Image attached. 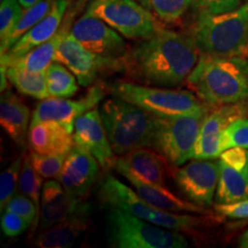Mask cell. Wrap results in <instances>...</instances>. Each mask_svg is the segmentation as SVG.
<instances>
[{
    "label": "cell",
    "mask_w": 248,
    "mask_h": 248,
    "mask_svg": "<svg viewBox=\"0 0 248 248\" xmlns=\"http://www.w3.org/2000/svg\"><path fill=\"white\" fill-rule=\"evenodd\" d=\"M200 58L190 35L159 29L128 49L122 71L130 82L156 88H178L186 82Z\"/></svg>",
    "instance_id": "6da1fadb"
},
{
    "label": "cell",
    "mask_w": 248,
    "mask_h": 248,
    "mask_svg": "<svg viewBox=\"0 0 248 248\" xmlns=\"http://www.w3.org/2000/svg\"><path fill=\"white\" fill-rule=\"evenodd\" d=\"M186 84L209 106L248 101V58L200 53Z\"/></svg>",
    "instance_id": "7a4b0ae2"
},
{
    "label": "cell",
    "mask_w": 248,
    "mask_h": 248,
    "mask_svg": "<svg viewBox=\"0 0 248 248\" xmlns=\"http://www.w3.org/2000/svg\"><path fill=\"white\" fill-rule=\"evenodd\" d=\"M190 36L202 54L248 58V2L225 13L199 12Z\"/></svg>",
    "instance_id": "3957f363"
},
{
    "label": "cell",
    "mask_w": 248,
    "mask_h": 248,
    "mask_svg": "<svg viewBox=\"0 0 248 248\" xmlns=\"http://www.w3.org/2000/svg\"><path fill=\"white\" fill-rule=\"evenodd\" d=\"M99 110L111 148L116 155L122 156L145 147L154 150L156 116L114 95L107 99Z\"/></svg>",
    "instance_id": "277c9868"
},
{
    "label": "cell",
    "mask_w": 248,
    "mask_h": 248,
    "mask_svg": "<svg viewBox=\"0 0 248 248\" xmlns=\"http://www.w3.org/2000/svg\"><path fill=\"white\" fill-rule=\"evenodd\" d=\"M110 94L142 108L156 117L208 113L210 106L187 90L152 88L130 80L108 85Z\"/></svg>",
    "instance_id": "5b68a950"
},
{
    "label": "cell",
    "mask_w": 248,
    "mask_h": 248,
    "mask_svg": "<svg viewBox=\"0 0 248 248\" xmlns=\"http://www.w3.org/2000/svg\"><path fill=\"white\" fill-rule=\"evenodd\" d=\"M106 224L107 243L114 248L188 247L181 232L155 225L119 208H110Z\"/></svg>",
    "instance_id": "8992f818"
},
{
    "label": "cell",
    "mask_w": 248,
    "mask_h": 248,
    "mask_svg": "<svg viewBox=\"0 0 248 248\" xmlns=\"http://www.w3.org/2000/svg\"><path fill=\"white\" fill-rule=\"evenodd\" d=\"M99 200L109 208L125 210L155 225L178 232H188L201 224V219L187 214L163 210L141 199L137 192L113 176H107L99 187Z\"/></svg>",
    "instance_id": "52a82bcc"
},
{
    "label": "cell",
    "mask_w": 248,
    "mask_h": 248,
    "mask_svg": "<svg viewBox=\"0 0 248 248\" xmlns=\"http://www.w3.org/2000/svg\"><path fill=\"white\" fill-rule=\"evenodd\" d=\"M208 113L157 117L154 150L162 154L173 167L193 159L201 125Z\"/></svg>",
    "instance_id": "ba28073f"
},
{
    "label": "cell",
    "mask_w": 248,
    "mask_h": 248,
    "mask_svg": "<svg viewBox=\"0 0 248 248\" xmlns=\"http://www.w3.org/2000/svg\"><path fill=\"white\" fill-rule=\"evenodd\" d=\"M86 12L129 39L148 38L160 29L151 12L135 0H92Z\"/></svg>",
    "instance_id": "9c48e42d"
},
{
    "label": "cell",
    "mask_w": 248,
    "mask_h": 248,
    "mask_svg": "<svg viewBox=\"0 0 248 248\" xmlns=\"http://www.w3.org/2000/svg\"><path fill=\"white\" fill-rule=\"evenodd\" d=\"M54 61L64 64L82 86L92 85L101 71L122 70V59H111L93 53L64 30L58 44Z\"/></svg>",
    "instance_id": "30bf717a"
},
{
    "label": "cell",
    "mask_w": 248,
    "mask_h": 248,
    "mask_svg": "<svg viewBox=\"0 0 248 248\" xmlns=\"http://www.w3.org/2000/svg\"><path fill=\"white\" fill-rule=\"evenodd\" d=\"M172 176L179 190L191 202L201 207L210 206L218 184L219 161L194 159L176 169Z\"/></svg>",
    "instance_id": "8fae6325"
},
{
    "label": "cell",
    "mask_w": 248,
    "mask_h": 248,
    "mask_svg": "<svg viewBox=\"0 0 248 248\" xmlns=\"http://www.w3.org/2000/svg\"><path fill=\"white\" fill-rule=\"evenodd\" d=\"M106 94V86L97 84L89 89L84 97L78 100L70 98L51 97L40 100L36 109L31 115L30 125L44 122V121H55L74 132L75 121L77 117L98 106Z\"/></svg>",
    "instance_id": "7c38bea8"
},
{
    "label": "cell",
    "mask_w": 248,
    "mask_h": 248,
    "mask_svg": "<svg viewBox=\"0 0 248 248\" xmlns=\"http://www.w3.org/2000/svg\"><path fill=\"white\" fill-rule=\"evenodd\" d=\"M70 33L86 49L102 57L122 59L128 52L119 31L88 12L74 23Z\"/></svg>",
    "instance_id": "4fadbf2b"
},
{
    "label": "cell",
    "mask_w": 248,
    "mask_h": 248,
    "mask_svg": "<svg viewBox=\"0 0 248 248\" xmlns=\"http://www.w3.org/2000/svg\"><path fill=\"white\" fill-rule=\"evenodd\" d=\"M248 117V101L217 106L204 117L193 159H216L222 153V136L233 121Z\"/></svg>",
    "instance_id": "5bb4252c"
},
{
    "label": "cell",
    "mask_w": 248,
    "mask_h": 248,
    "mask_svg": "<svg viewBox=\"0 0 248 248\" xmlns=\"http://www.w3.org/2000/svg\"><path fill=\"white\" fill-rule=\"evenodd\" d=\"M74 142L88 150L97 159L102 170L109 171L115 168L117 159L108 139L100 110L92 108L77 117L74 126Z\"/></svg>",
    "instance_id": "9a60e30c"
},
{
    "label": "cell",
    "mask_w": 248,
    "mask_h": 248,
    "mask_svg": "<svg viewBox=\"0 0 248 248\" xmlns=\"http://www.w3.org/2000/svg\"><path fill=\"white\" fill-rule=\"evenodd\" d=\"M100 164L88 150L74 142L59 175L67 192L84 199L98 178Z\"/></svg>",
    "instance_id": "2e32d148"
},
{
    "label": "cell",
    "mask_w": 248,
    "mask_h": 248,
    "mask_svg": "<svg viewBox=\"0 0 248 248\" xmlns=\"http://www.w3.org/2000/svg\"><path fill=\"white\" fill-rule=\"evenodd\" d=\"M91 209L90 203L66 191L60 182L47 181L43 186L39 229L51 228L75 214Z\"/></svg>",
    "instance_id": "e0dca14e"
},
{
    "label": "cell",
    "mask_w": 248,
    "mask_h": 248,
    "mask_svg": "<svg viewBox=\"0 0 248 248\" xmlns=\"http://www.w3.org/2000/svg\"><path fill=\"white\" fill-rule=\"evenodd\" d=\"M115 169L128 171L135 177L148 184L166 186V179L170 173V163L161 153L139 148L117 157Z\"/></svg>",
    "instance_id": "ac0fdd59"
},
{
    "label": "cell",
    "mask_w": 248,
    "mask_h": 248,
    "mask_svg": "<svg viewBox=\"0 0 248 248\" xmlns=\"http://www.w3.org/2000/svg\"><path fill=\"white\" fill-rule=\"evenodd\" d=\"M68 7V0H55L51 11L38 23L35 24L28 32L21 37L12 46L7 53L1 54V62H9L21 55L26 54L43 43L47 42L59 32V27L62 22Z\"/></svg>",
    "instance_id": "d6986e66"
},
{
    "label": "cell",
    "mask_w": 248,
    "mask_h": 248,
    "mask_svg": "<svg viewBox=\"0 0 248 248\" xmlns=\"http://www.w3.org/2000/svg\"><path fill=\"white\" fill-rule=\"evenodd\" d=\"M74 132L55 121H44L29 126L28 145L38 154L69 153L74 145Z\"/></svg>",
    "instance_id": "ffe728a7"
},
{
    "label": "cell",
    "mask_w": 248,
    "mask_h": 248,
    "mask_svg": "<svg viewBox=\"0 0 248 248\" xmlns=\"http://www.w3.org/2000/svg\"><path fill=\"white\" fill-rule=\"evenodd\" d=\"M123 177H125L131 183L135 191L139 194V197L148 203L153 204L157 208L168 210L173 213H194V214H203L206 213L203 207L191 202L190 200L186 201L178 195L173 194L170 192L166 186L148 184L138 179L137 177L128 171H119Z\"/></svg>",
    "instance_id": "44dd1931"
},
{
    "label": "cell",
    "mask_w": 248,
    "mask_h": 248,
    "mask_svg": "<svg viewBox=\"0 0 248 248\" xmlns=\"http://www.w3.org/2000/svg\"><path fill=\"white\" fill-rule=\"evenodd\" d=\"M90 225V209L70 216L38 234L35 246L39 248L71 247L85 233Z\"/></svg>",
    "instance_id": "7402d4cb"
},
{
    "label": "cell",
    "mask_w": 248,
    "mask_h": 248,
    "mask_svg": "<svg viewBox=\"0 0 248 248\" xmlns=\"http://www.w3.org/2000/svg\"><path fill=\"white\" fill-rule=\"evenodd\" d=\"M30 109L11 90L2 92L0 99L1 128L17 145H24L30 120Z\"/></svg>",
    "instance_id": "603a6c76"
},
{
    "label": "cell",
    "mask_w": 248,
    "mask_h": 248,
    "mask_svg": "<svg viewBox=\"0 0 248 248\" xmlns=\"http://www.w3.org/2000/svg\"><path fill=\"white\" fill-rule=\"evenodd\" d=\"M216 203H233L248 199V170H238L219 160Z\"/></svg>",
    "instance_id": "cb8c5ba5"
},
{
    "label": "cell",
    "mask_w": 248,
    "mask_h": 248,
    "mask_svg": "<svg viewBox=\"0 0 248 248\" xmlns=\"http://www.w3.org/2000/svg\"><path fill=\"white\" fill-rule=\"evenodd\" d=\"M62 31H59L57 35L52 37L47 42L32 48L26 54L9 62H1V66H15L22 68V69L33 71V73H44L47 70L49 64L54 61L55 52H57L58 44L61 39Z\"/></svg>",
    "instance_id": "d4e9b609"
},
{
    "label": "cell",
    "mask_w": 248,
    "mask_h": 248,
    "mask_svg": "<svg viewBox=\"0 0 248 248\" xmlns=\"http://www.w3.org/2000/svg\"><path fill=\"white\" fill-rule=\"evenodd\" d=\"M6 74H7L9 82L22 94L39 99V100H44L49 97L46 71L33 73V71L22 69V68L8 66Z\"/></svg>",
    "instance_id": "484cf974"
},
{
    "label": "cell",
    "mask_w": 248,
    "mask_h": 248,
    "mask_svg": "<svg viewBox=\"0 0 248 248\" xmlns=\"http://www.w3.org/2000/svg\"><path fill=\"white\" fill-rule=\"evenodd\" d=\"M55 0H39L31 7L24 9L22 16H21L16 26L12 30V32L0 43V53L5 54L11 49L15 43L22 37L24 33L28 32L31 28L37 24L51 11Z\"/></svg>",
    "instance_id": "4316f807"
},
{
    "label": "cell",
    "mask_w": 248,
    "mask_h": 248,
    "mask_svg": "<svg viewBox=\"0 0 248 248\" xmlns=\"http://www.w3.org/2000/svg\"><path fill=\"white\" fill-rule=\"evenodd\" d=\"M49 97L70 98L78 91L77 78L64 64L52 62L46 70Z\"/></svg>",
    "instance_id": "83f0119b"
},
{
    "label": "cell",
    "mask_w": 248,
    "mask_h": 248,
    "mask_svg": "<svg viewBox=\"0 0 248 248\" xmlns=\"http://www.w3.org/2000/svg\"><path fill=\"white\" fill-rule=\"evenodd\" d=\"M42 176L37 172L31 163L30 155H23L22 168L18 178V191L28 195L36 204L40 215V192H42Z\"/></svg>",
    "instance_id": "f1b7e54d"
},
{
    "label": "cell",
    "mask_w": 248,
    "mask_h": 248,
    "mask_svg": "<svg viewBox=\"0 0 248 248\" xmlns=\"http://www.w3.org/2000/svg\"><path fill=\"white\" fill-rule=\"evenodd\" d=\"M144 4L164 22L175 23L182 20L192 0H144Z\"/></svg>",
    "instance_id": "f546056e"
},
{
    "label": "cell",
    "mask_w": 248,
    "mask_h": 248,
    "mask_svg": "<svg viewBox=\"0 0 248 248\" xmlns=\"http://www.w3.org/2000/svg\"><path fill=\"white\" fill-rule=\"evenodd\" d=\"M68 153L38 154L31 152L30 159L33 168L43 178H58L60 175Z\"/></svg>",
    "instance_id": "4dcf8cb0"
},
{
    "label": "cell",
    "mask_w": 248,
    "mask_h": 248,
    "mask_svg": "<svg viewBox=\"0 0 248 248\" xmlns=\"http://www.w3.org/2000/svg\"><path fill=\"white\" fill-rule=\"evenodd\" d=\"M22 162L23 156H18L1 173V177H0V210L1 212H4L6 204L12 199L16 190Z\"/></svg>",
    "instance_id": "1f68e13d"
},
{
    "label": "cell",
    "mask_w": 248,
    "mask_h": 248,
    "mask_svg": "<svg viewBox=\"0 0 248 248\" xmlns=\"http://www.w3.org/2000/svg\"><path fill=\"white\" fill-rule=\"evenodd\" d=\"M5 210L16 213L32 224V233L36 231L37 225H39V212L37 209L35 202L29 197L23 193H16L12 197V199L6 204Z\"/></svg>",
    "instance_id": "d6a6232c"
},
{
    "label": "cell",
    "mask_w": 248,
    "mask_h": 248,
    "mask_svg": "<svg viewBox=\"0 0 248 248\" xmlns=\"http://www.w3.org/2000/svg\"><path fill=\"white\" fill-rule=\"evenodd\" d=\"M23 7L18 0H1L0 5V40H4L23 14Z\"/></svg>",
    "instance_id": "836d02e7"
},
{
    "label": "cell",
    "mask_w": 248,
    "mask_h": 248,
    "mask_svg": "<svg viewBox=\"0 0 248 248\" xmlns=\"http://www.w3.org/2000/svg\"><path fill=\"white\" fill-rule=\"evenodd\" d=\"M248 148V119H238L225 129L222 136V152L230 147Z\"/></svg>",
    "instance_id": "e575fe53"
},
{
    "label": "cell",
    "mask_w": 248,
    "mask_h": 248,
    "mask_svg": "<svg viewBox=\"0 0 248 248\" xmlns=\"http://www.w3.org/2000/svg\"><path fill=\"white\" fill-rule=\"evenodd\" d=\"M192 5L203 13H225L239 8L243 0H192Z\"/></svg>",
    "instance_id": "d590c367"
},
{
    "label": "cell",
    "mask_w": 248,
    "mask_h": 248,
    "mask_svg": "<svg viewBox=\"0 0 248 248\" xmlns=\"http://www.w3.org/2000/svg\"><path fill=\"white\" fill-rule=\"evenodd\" d=\"M1 230L7 237H17L31 225L28 219L16 213L5 210L1 215Z\"/></svg>",
    "instance_id": "8d00e7d4"
},
{
    "label": "cell",
    "mask_w": 248,
    "mask_h": 248,
    "mask_svg": "<svg viewBox=\"0 0 248 248\" xmlns=\"http://www.w3.org/2000/svg\"><path fill=\"white\" fill-rule=\"evenodd\" d=\"M219 160L238 170H248V148L241 146L228 148L219 155Z\"/></svg>",
    "instance_id": "74e56055"
},
{
    "label": "cell",
    "mask_w": 248,
    "mask_h": 248,
    "mask_svg": "<svg viewBox=\"0 0 248 248\" xmlns=\"http://www.w3.org/2000/svg\"><path fill=\"white\" fill-rule=\"evenodd\" d=\"M215 210L219 215L230 218H248V199L233 203H217Z\"/></svg>",
    "instance_id": "f35d334b"
},
{
    "label": "cell",
    "mask_w": 248,
    "mask_h": 248,
    "mask_svg": "<svg viewBox=\"0 0 248 248\" xmlns=\"http://www.w3.org/2000/svg\"><path fill=\"white\" fill-rule=\"evenodd\" d=\"M18 1H20L21 6H22L24 9H27V8L31 7L32 5H35L36 2H38L39 0H18Z\"/></svg>",
    "instance_id": "ab89813d"
},
{
    "label": "cell",
    "mask_w": 248,
    "mask_h": 248,
    "mask_svg": "<svg viewBox=\"0 0 248 248\" xmlns=\"http://www.w3.org/2000/svg\"><path fill=\"white\" fill-rule=\"evenodd\" d=\"M239 246L244 247V248H248V230L245 232L243 235H241L240 241H239Z\"/></svg>",
    "instance_id": "60d3db41"
}]
</instances>
